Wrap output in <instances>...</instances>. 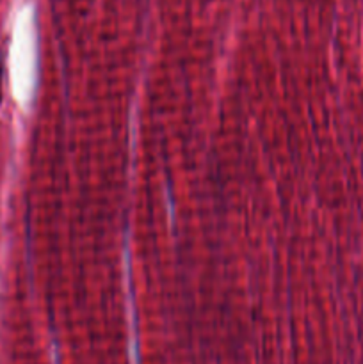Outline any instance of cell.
Masks as SVG:
<instances>
[{"mask_svg": "<svg viewBox=\"0 0 363 364\" xmlns=\"http://www.w3.org/2000/svg\"><path fill=\"white\" fill-rule=\"evenodd\" d=\"M2 78H4V66L0 60V102H2Z\"/></svg>", "mask_w": 363, "mask_h": 364, "instance_id": "1", "label": "cell"}]
</instances>
